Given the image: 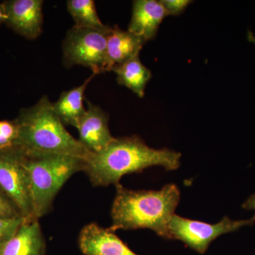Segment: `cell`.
<instances>
[{"label": "cell", "mask_w": 255, "mask_h": 255, "mask_svg": "<svg viewBox=\"0 0 255 255\" xmlns=\"http://www.w3.org/2000/svg\"><path fill=\"white\" fill-rule=\"evenodd\" d=\"M181 157L177 151L152 148L136 135L114 137L103 150L85 160L83 172L95 187L117 186L126 174L138 173L152 166L175 170L180 166Z\"/></svg>", "instance_id": "1"}, {"label": "cell", "mask_w": 255, "mask_h": 255, "mask_svg": "<svg viewBox=\"0 0 255 255\" xmlns=\"http://www.w3.org/2000/svg\"><path fill=\"white\" fill-rule=\"evenodd\" d=\"M116 188L111 231L148 228L157 236L170 239L169 221L180 201L176 184H167L157 191L130 190L120 184Z\"/></svg>", "instance_id": "2"}, {"label": "cell", "mask_w": 255, "mask_h": 255, "mask_svg": "<svg viewBox=\"0 0 255 255\" xmlns=\"http://www.w3.org/2000/svg\"><path fill=\"white\" fill-rule=\"evenodd\" d=\"M14 120L18 129L15 147L23 152L63 154L85 159L92 154L67 130L46 95L36 105L20 111Z\"/></svg>", "instance_id": "3"}, {"label": "cell", "mask_w": 255, "mask_h": 255, "mask_svg": "<svg viewBox=\"0 0 255 255\" xmlns=\"http://www.w3.org/2000/svg\"><path fill=\"white\" fill-rule=\"evenodd\" d=\"M23 153L33 217L39 220L52 209L55 196L65 182L73 174L84 171L86 159L63 154Z\"/></svg>", "instance_id": "4"}, {"label": "cell", "mask_w": 255, "mask_h": 255, "mask_svg": "<svg viewBox=\"0 0 255 255\" xmlns=\"http://www.w3.org/2000/svg\"><path fill=\"white\" fill-rule=\"evenodd\" d=\"M106 30L74 26L67 32L63 43L65 66L82 65L91 69L96 75L107 72V33Z\"/></svg>", "instance_id": "5"}, {"label": "cell", "mask_w": 255, "mask_h": 255, "mask_svg": "<svg viewBox=\"0 0 255 255\" xmlns=\"http://www.w3.org/2000/svg\"><path fill=\"white\" fill-rule=\"evenodd\" d=\"M255 219L233 221L226 216L216 224L194 221L174 214L169 223L170 239L182 241L186 246L204 254L211 243L226 233L236 232L241 228L254 224Z\"/></svg>", "instance_id": "6"}, {"label": "cell", "mask_w": 255, "mask_h": 255, "mask_svg": "<svg viewBox=\"0 0 255 255\" xmlns=\"http://www.w3.org/2000/svg\"><path fill=\"white\" fill-rule=\"evenodd\" d=\"M0 191L23 217L35 219L23 153L18 147L0 150Z\"/></svg>", "instance_id": "7"}, {"label": "cell", "mask_w": 255, "mask_h": 255, "mask_svg": "<svg viewBox=\"0 0 255 255\" xmlns=\"http://www.w3.org/2000/svg\"><path fill=\"white\" fill-rule=\"evenodd\" d=\"M43 1L42 0H8L2 2L4 23L18 34L35 39L43 28Z\"/></svg>", "instance_id": "8"}, {"label": "cell", "mask_w": 255, "mask_h": 255, "mask_svg": "<svg viewBox=\"0 0 255 255\" xmlns=\"http://www.w3.org/2000/svg\"><path fill=\"white\" fill-rule=\"evenodd\" d=\"M77 129L78 140L91 153L103 150L114 139L109 127V116L99 106L89 101Z\"/></svg>", "instance_id": "9"}, {"label": "cell", "mask_w": 255, "mask_h": 255, "mask_svg": "<svg viewBox=\"0 0 255 255\" xmlns=\"http://www.w3.org/2000/svg\"><path fill=\"white\" fill-rule=\"evenodd\" d=\"M78 243L84 255H138L110 228L101 227L95 223L84 226Z\"/></svg>", "instance_id": "10"}, {"label": "cell", "mask_w": 255, "mask_h": 255, "mask_svg": "<svg viewBox=\"0 0 255 255\" xmlns=\"http://www.w3.org/2000/svg\"><path fill=\"white\" fill-rule=\"evenodd\" d=\"M46 251L38 220L28 218L14 236L0 247V255H45Z\"/></svg>", "instance_id": "11"}, {"label": "cell", "mask_w": 255, "mask_h": 255, "mask_svg": "<svg viewBox=\"0 0 255 255\" xmlns=\"http://www.w3.org/2000/svg\"><path fill=\"white\" fill-rule=\"evenodd\" d=\"M168 16L160 1L135 0L132 3V16L128 31L147 42L157 35L159 26Z\"/></svg>", "instance_id": "12"}, {"label": "cell", "mask_w": 255, "mask_h": 255, "mask_svg": "<svg viewBox=\"0 0 255 255\" xmlns=\"http://www.w3.org/2000/svg\"><path fill=\"white\" fill-rule=\"evenodd\" d=\"M145 42L140 37L118 26H110L107 33V70L114 69L138 56Z\"/></svg>", "instance_id": "13"}, {"label": "cell", "mask_w": 255, "mask_h": 255, "mask_svg": "<svg viewBox=\"0 0 255 255\" xmlns=\"http://www.w3.org/2000/svg\"><path fill=\"white\" fill-rule=\"evenodd\" d=\"M96 75L92 73L80 86L63 92L58 101L53 103V110L64 125L78 128L79 122L86 111L84 107L85 90Z\"/></svg>", "instance_id": "14"}, {"label": "cell", "mask_w": 255, "mask_h": 255, "mask_svg": "<svg viewBox=\"0 0 255 255\" xmlns=\"http://www.w3.org/2000/svg\"><path fill=\"white\" fill-rule=\"evenodd\" d=\"M117 75V82L131 90L137 97L142 98L152 73L140 61L138 56L119 65L113 70Z\"/></svg>", "instance_id": "15"}, {"label": "cell", "mask_w": 255, "mask_h": 255, "mask_svg": "<svg viewBox=\"0 0 255 255\" xmlns=\"http://www.w3.org/2000/svg\"><path fill=\"white\" fill-rule=\"evenodd\" d=\"M67 7L75 21V26L96 30L108 28L109 26L104 24L99 17L93 0H69Z\"/></svg>", "instance_id": "16"}, {"label": "cell", "mask_w": 255, "mask_h": 255, "mask_svg": "<svg viewBox=\"0 0 255 255\" xmlns=\"http://www.w3.org/2000/svg\"><path fill=\"white\" fill-rule=\"evenodd\" d=\"M18 137V126L15 120L0 121V150L15 147Z\"/></svg>", "instance_id": "17"}, {"label": "cell", "mask_w": 255, "mask_h": 255, "mask_svg": "<svg viewBox=\"0 0 255 255\" xmlns=\"http://www.w3.org/2000/svg\"><path fill=\"white\" fill-rule=\"evenodd\" d=\"M26 219L28 218L18 217L14 219L0 218V247L14 236Z\"/></svg>", "instance_id": "18"}, {"label": "cell", "mask_w": 255, "mask_h": 255, "mask_svg": "<svg viewBox=\"0 0 255 255\" xmlns=\"http://www.w3.org/2000/svg\"><path fill=\"white\" fill-rule=\"evenodd\" d=\"M18 217L23 216L13 203L0 191V218L14 219Z\"/></svg>", "instance_id": "19"}, {"label": "cell", "mask_w": 255, "mask_h": 255, "mask_svg": "<svg viewBox=\"0 0 255 255\" xmlns=\"http://www.w3.org/2000/svg\"><path fill=\"white\" fill-rule=\"evenodd\" d=\"M159 1L167 15L173 16L182 14L186 8L192 3L190 0H161Z\"/></svg>", "instance_id": "20"}, {"label": "cell", "mask_w": 255, "mask_h": 255, "mask_svg": "<svg viewBox=\"0 0 255 255\" xmlns=\"http://www.w3.org/2000/svg\"><path fill=\"white\" fill-rule=\"evenodd\" d=\"M243 208L246 210H253L255 212V194L248 198V200L243 204ZM253 218L255 219V214Z\"/></svg>", "instance_id": "21"}, {"label": "cell", "mask_w": 255, "mask_h": 255, "mask_svg": "<svg viewBox=\"0 0 255 255\" xmlns=\"http://www.w3.org/2000/svg\"><path fill=\"white\" fill-rule=\"evenodd\" d=\"M6 15H5L4 7H3L2 3L0 4V25L4 23Z\"/></svg>", "instance_id": "22"}]
</instances>
